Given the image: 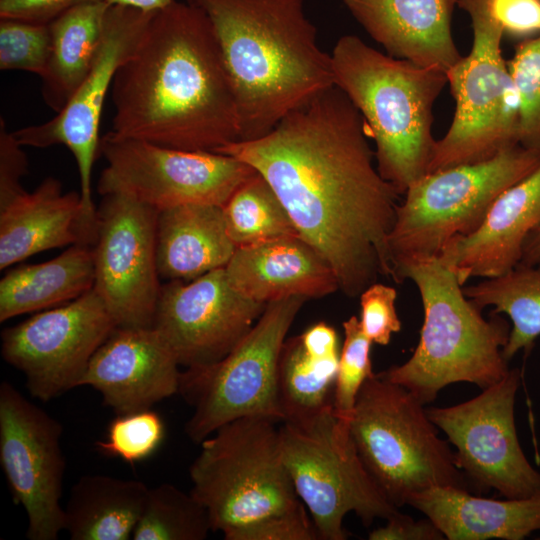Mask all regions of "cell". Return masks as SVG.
Here are the masks:
<instances>
[{"label": "cell", "mask_w": 540, "mask_h": 540, "mask_svg": "<svg viewBox=\"0 0 540 540\" xmlns=\"http://www.w3.org/2000/svg\"><path fill=\"white\" fill-rule=\"evenodd\" d=\"M368 138L362 115L333 85L267 134L215 151L246 162L269 183L349 297L379 276L398 283L389 236L401 195L374 166Z\"/></svg>", "instance_id": "1"}, {"label": "cell", "mask_w": 540, "mask_h": 540, "mask_svg": "<svg viewBox=\"0 0 540 540\" xmlns=\"http://www.w3.org/2000/svg\"><path fill=\"white\" fill-rule=\"evenodd\" d=\"M112 131L160 146L212 151L240 140L236 97L203 10L174 0L154 12L112 88Z\"/></svg>", "instance_id": "2"}, {"label": "cell", "mask_w": 540, "mask_h": 540, "mask_svg": "<svg viewBox=\"0 0 540 540\" xmlns=\"http://www.w3.org/2000/svg\"><path fill=\"white\" fill-rule=\"evenodd\" d=\"M208 16L237 101L240 140L270 132L334 85L303 0H186Z\"/></svg>", "instance_id": "3"}, {"label": "cell", "mask_w": 540, "mask_h": 540, "mask_svg": "<svg viewBox=\"0 0 540 540\" xmlns=\"http://www.w3.org/2000/svg\"><path fill=\"white\" fill-rule=\"evenodd\" d=\"M334 85L362 115L375 142L376 167L400 195L428 173L436 139L433 106L447 72L384 54L355 35L331 53Z\"/></svg>", "instance_id": "4"}, {"label": "cell", "mask_w": 540, "mask_h": 540, "mask_svg": "<svg viewBox=\"0 0 540 540\" xmlns=\"http://www.w3.org/2000/svg\"><path fill=\"white\" fill-rule=\"evenodd\" d=\"M398 283L416 285L424 310L420 339L403 364L378 373L424 405L446 386L467 382L482 390L510 371L502 350L511 326L499 314L486 319L463 292L455 272L437 255L397 264Z\"/></svg>", "instance_id": "5"}, {"label": "cell", "mask_w": 540, "mask_h": 540, "mask_svg": "<svg viewBox=\"0 0 540 540\" xmlns=\"http://www.w3.org/2000/svg\"><path fill=\"white\" fill-rule=\"evenodd\" d=\"M365 468L397 508L436 487L473 493L454 451L441 439L424 404L405 387L374 374L362 385L349 419Z\"/></svg>", "instance_id": "6"}, {"label": "cell", "mask_w": 540, "mask_h": 540, "mask_svg": "<svg viewBox=\"0 0 540 540\" xmlns=\"http://www.w3.org/2000/svg\"><path fill=\"white\" fill-rule=\"evenodd\" d=\"M278 420L246 416L204 439L189 474L191 493L223 535L293 508L299 501L285 466Z\"/></svg>", "instance_id": "7"}, {"label": "cell", "mask_w": 540, "mask_h": 540, "mask_svg": "<svg viewBox=\"0 0 540 540\" xmlns=\"http://www.w3.org/2000/svg\"><path fill=\"white\" fill-rule=\"evenodd\" d=\"M539 165L540 151L518 144L480 162L425 174L396 210L389 236L395 268L437 256L451 239L475 232L496 198Z\"/></svg>", "instance_id": "8"}, {"label": "cell", "mask_w": 540, "mask_h": 540, "mask_svg": "<svg viewBox=\"0 0 540 540\" xmlns=\"http://www.w3.org/2000/svg\"><path fill=\"white\" fill-rule=\"evenodd\" d=\"M470 18V53L447 71L456 101L452 123L436 140L428 173L492 158L519 144L520 99L501 51L503 28L481 0H457Z\"/></svg>", "instance_id": "9"}, {"label": "cell", "mask_w": 540, "mask_h": 540, "mask_svg": "<svg viewBox=\"0 0 540 540\" xmlns=\"http://www.w3.org/2000/svg\"><path fill=\"white\" fill-rule=\"evenodd\" d=\"M279 428L282 456L299 499L308 508L319 539L345 540L344 517L355 513L364 526L399 510L375 483L353 442L349 419L333 406Z\"/></svg>", "instance_id": "10"}, {"label": "cell", "mask_w": 540, "mask_h": 540, "mask_svg": "<svg viewBox=\"0 0 540 540\" xmlns=\"http://www.w3.org/2000/svg\"><path fill=\"white\" fill-rule=\"evenodd\" d=\"M307 300L292 296L268 303L250 331L224 358L181 372L179 393L193 407L185 432L193 442L201 443L241 417L281 420L276 394L279 357Z\"/></svg>", "instance_id": "11"}, {"label": "cell", "mask_w": 540, "mask_h": 540, "mask_svg": "<svg viewBox=\"0 0 540 540\" xmlns=\"http://www.w3.org/2000/svg\"><path fill=\"white\" fill-rule=\"evenodd\" d=\"M106 161L100 195L127 194L157 211L184 204L223 207L257 171L233 156L168 148L112 130L100 139Z\"/></svg>", "instance_id": "12"}, {"label": "cell", "mask_w": 540, "mask_h": 540, "mask_svg": "<svg viewBox=\"0 0 540 540\" xmlns=\"http://www.w3.org/2000/svg\"><path fill=\"white\" fill-rule=\"evenodd\" d=\"M522 372L510 369L478 396L449 407L426 408L429 419L455 447L458 468L473 493L491 489L504 498L540 494V471L526 458L514 416Z\"/></svg>", "instance_id": "13"}, {"label": "cell", "mask_w": 540, "mask_h": 540, "mask_svg": "<svg viewBox=\"0 0 540 540\" xmlns=\"http://www.w3.org/2000/svg\"><path fill=\"white\" fill-rule=\"evenodd\" d=\"M115 328L92 288L3 330L1 354L23 373L31 396L48 402L80 386L91 358Z\"/></svg>", "instance_id": "14"}, {"label": "cell", "mask_w": 540, "mask_h": 540, "mask_svg": "<svg viewBox=\"0 0 540 540\" xmlns=\"http://www.w3.org/2000/svg\"><path fill=\"white\" fill-rule=\"evenodd\" d=\"M153 14L110 5L91 68L66 106L49 121L13 132L24 147L61 144L71 151L80 176L84 227L90 238L95 236L96 228L97 209L92 200L91 180L99 153L104 102L118 68L133 52Z\"/></svg>", "instance_id": "15"}, {"label": "cell", "mask_w": 540, "mask_h": 540, "mask_svg": "<svg viewBox=\"0 0 540 540\" xmlns=\"http://www.w3.org/2000/svg\"><path fill=\"white\" fill-rule=\"evenodd\" d=\"M92 245L95 281L116 327H152L161 285L158 211L123 193L102 195Z\"/></svg>", "instance_id": "16"}, {"label": "cell", "mask_w": 540, "mask_h": 540, "mask_svg": "<svg viewBox=\"0 0 540 540\" xmlns=\"http://www.w3.org/2000/svg\"><path fill=\"white\" fill-rule=\"evenodd\" d=\"M62 432L58 420L1 382L0 463L15 504L26 512L29 540H56L64 530Z\"/></svg>", "instance_id": "17"}, {"label": "cell", "mask_w": 540, "mask_h": 540, "mask_svg": "<svg viewBox=\"0 0 540 540\" xmlns=\"http://www.w3.org/2000/svg\"><path fill=\"white\" fill-rule=\"evenodd\" d=\"M266 306L235 291L225 269L219 268L187 282L162 285L153 327L180 365L206 366L224 358Z\"/></svg>", "instance_id": "18"}, {"label": "cell", "mask_w": 540, "mask_h": 540, "mask_svg": "<svg viewBox=\"0 0 540 540\" xmlns=\"http://www.w3.org/2000/svg\"><path fill=\"white\" fill-rule=\"evenodd\" d=\"M180 364L152 327H116L91 358L80 386L116 415L150 409L179 392Z\"/></svg>", "instance_id": "19"}, {"label": "cell", "mask_w": 540, "mask_h": 540, "mask_svg": "<svg viewBox=\"0 0 540 540\" xmlns=\"http://www.w3.org/2000/svg\"><path fill=\"white\" fill-rule=\"evenodd\" d=\"M540 224V165L502 192L473 233L451 239L439 256L464 286L518 265L528 235Z\"/></svg>", "instance_id": "20"}, {"label": "cell", "mask_w": 540, "mask_h": 540, "mask_svg": "<svg viewBox=\"0 0 540 540\" xmlns=\"http://www.w3.org/2000/svg\"><path fill=\"white\" fill-rule=\"evenodd\" d=\"M344 5L387 54L445 72L462 55L451 32L457 0H343Z\"/></svg>", "instance_id": "21"}, {"label": "cell", "mask_w": 540, "mask_h": 540, "mask_svg": "<svg viewBox=\"0 0 540 540\" xmlns=\"http://www.w3.org/2000/svg\"><path fill=\"white\" fill-rule=\"evenodd\" d=\"M224 269L235 291L264 304L292 296L319 298L339 290L332 268L300 236L238 247Z\"/></svg>", "instance_id": "22"}, {"label": "cell", "mask_w": 540, "mask_h": 540, "mask_svg": "<svg viewBox=\"0 0 540 540\" xmlns=\"http://www.w3.org/2000/svg\"><path fill=\"white\" fill-rule=\"evenodd\" d=\"M76 243L92 245L83 222L80 193H64L48 177L0 209V269L49 249Z\"/></svg>", "instance_id": "23"}, {"label": "cell", "mask_w": 540, "mask_h": 540, "mask_svg": "<svg viewBox=\"0 0 540 540\" xmlns=\"http://www.w3.org/2000/svg\"><path fill=\"white\" fill-rule=\"evenodd\" d=\"M429 518L448 540H522L540 530V494L504 500L436 487L408 503Z\"/></svg>", "instance_id": "24"}, {"label": "cell", "mask_w": 540, "mask_h": 540, "mask_svg": "<svg viewBox=\"0 0 540 540\" xmlns=\"http://www.w3.org/2000/svg\"><path fill=\"white\" fill-rule=\"evenodd\" d=\"M235 250L221 206L184 204L158 211L159 277L169 281L196 279L224 268Z\"/></svg>", "instance_id": "25"}, {"label": "cell", "mask_w": 540, "mask_h": 540, "mask_svg": "<svg viewBox=\"0 0 540 540\" xmlns=\"http://www.w3.org/2000/svg\"><path fill=\"white\" fill-rule=\"evenodd\" d=\"M92 245L76 243L39 264L21 265L0 281V322L71 302L94 286Z\"/></svg>", "instance_id": "26"}, {"label": "cell", "mask_w": 540, "mask_h": 540, "mask_svg": "<svg viewBox=\"0 0 540 540\" xmlns=\"http://www.w3.org/2000/svg\"><path fill=\"white\" fill-rule=\"evenodd\" d=\"M148 489L139 480L83 476L72 486L64 507V530L72 540H128Z\"/></svg>", "instance_id": "27"}, {"label": "cell", "mask_w": 540, "mask_h": 540, "mask_svg": "<svg viewBox=\"0 0 540 540\" xmlns=\"http://www.w3.org/2000/svg\"><path fill=\"white\" fill-rule=\"evenodd\" d=\"M105 0L77 5L50 25V54L41 78L45 104L55 113L69 102L95 58L106 12Z\"/></svg>", "instance_id": "28"}, {"label": "cell", "mask_w": 540, "mask_h": 540, "mask_svg": "<svg viewBox=\"0 0 540 540\" xmlns=\"http://www.w3.org/2000/svg\"><path fill=\"white\" fill-rule=\"evenodd\" d=\"M463 292L481 310L491 306V313L509 317L511 330L502 350L507 362L521 350L531 351L540 336V263L518 264L499 276L464 285Z\"/></svg>", "instance_id": "29"}, {"label": "cell", "mask_w": 540, "mask_h": 540, "mask_svg": "<svg viewBox=\"0 0 540 540\" xmlns=\"http://www.w3.org/2000/svg\"><path fill=\"white\" fill-rule=\"evenodd\" d=\"M339 355L318 356L300 335L286 339L279 357L276 394L283 422L312 418L333 406Z\"/></svg>", "instance_id": "30"}, {"label": "cell", "mask_w": 540, "mask_h": 540, "mask_svg": "<svg viewBox=\"0 0 540 540\" xmlns=\"http://www.w3.org/2000/svg\"><path fill=\"white\" fill-rule=\"evenodd\" d=\"M222 209L236 248L299 236L275 191L258 172L235 191Z\"/></svg>", "instance_id": "31"}, {"label": "cell", "mask_w": 540, "mask_h": 540, "mask_svg": "<svg viewBox=\"0 0 540 540\" xmlns=\"http://www.w3.org/2000/svg\"><path fill=\"white\" fill-rule=\"evenodd\" d=\"M212 531L204 505L176 486L164 483L148 489L133 540H203Z\"/></svg>", "instance_id": "32"}, {"label": "cell", "mask_w": 540, "mask_h": 540, "mask_svg": "<svg viewBox=\"0 0 540 540\" xmlns=\"http://www.w3.org/2000/svg\"><path fill=\"white\" fill-rule=\"evenodd\" d=\"M165 424L154 410L145 409L116 415L96 448L108 457L133 465L153 455L165 438Z\"/></svg>", "instance_id": "33"}, {"label": "cell", "mask_w": 540, "mask_h": 540, "mask_svg": "<svg viewBox=\"0 0 540 540\" xmlns=\"http://www.w3.org/2000/svg\"><path fill=\"white\" fill-rule=\"evenodd\" d=\"M507 66L520 99L519 144L540 151V34L519 42Z\"/></svg>", "instance_id": "34"}, {"label": "cell", "mask_w": 540, "mask_h": 540, "mask_svg": "<svg viewBox=\"0 0 540 540\" xmlns=\"http://www.w3.org/2000/svg\"><path fill=\"white\" fill-rule=\"evenodd\" d=\"M344 342L339 355L333 392V408L350 419L357 395L364 382L375 373L370 359L371 340L362 330L359 319L351 316L343 322Z\"/></svg>", "instance_id": "35"}, {"label": "cell", "mask_w": 540, "mask_h": 540, "mask_svg": "<svg viewBox=\"0 0 540 540\" xmlns=\"http://www.w3.org/2000/svg\"><path fill=\"white\" fill-rule=\"evenodd\" d=\"M50 54L49 25L0 19V69L26 71L41 77Z\"/></svg>", "instance_id": "36"}, {"label": "cell", "mask_w": 540, "mask_h": 540, "mask_svg": "<svg viewBox=\"0 0 540 540\" xmlns=\"http://www.w3.org/2000/svg\"><path fill=\"white\" fill-rule=\"evenodd\" d=\"M223 536L226 540H319L315 524L301 500L289 510L265 517Z\"/></svg>", "instance_id": "37"}, {"label": "cell", "mask_w": 540, "mask_h": 540, "mask_svg": "<svg viewBox=\"0 0 540 540\" xmlns=\"http://www.w3.org/2000/svg\"><path fill=\"white\" fill-rule=\"evenodd\" d=\"M360 324L365 335L372 343L389 344L392 334L401 330L395 301V288L373 283L360 294Z\"/></svg>", "instance_id": "38"}, {"label": "cell", "mask_w": 540, "mask_h": 540, "mask_svg": "<svg viewBox=\"0 0 540 540\" xmlns=\"http://www.w3.org/2000/svg\"><path fill=\"white\" fill-rule=\"evenodd\" d=\"M13 132L0 119V209L26 192L21 185L28 172V159Z\"/></svg>", "instance_id": "39"}, {"label": "cell", "mask_w": 540, "mask_h": 540, "mask_svg": "<svg viewBox=\"0 0 540 540\" xmlns=\"http://www.w3.org/2000/svg\"><path fill=\"white\" fill-rule=\"evenodd\" d=\"M489 15L514 35L540 34V0H481Z\"/></svg>", "instance_id": "40"}, {"label": "cell", "mask_w": 540, "mask_h": 540, "mask_svg": "<svg viewBox=\"0 0 540 540\" xmlns=\"http://www.w3.org/2000/svg\"><path fill=\"white\" fill-rule=\"evenodd\" d=\"M101 0H0V19L50 25L71 8Z\"/></svg>", "instance_id": "41"}, {"label": "cell", "mask_w": 540, "mask_h": 540, "mask_svg": "<svg viewBox=\"0 0 540 540\" xmlns=\"http://www.w3.org/2000/svg\"><path fill=\"white\" fill-rule=\"evenodd\" d=\"M386 524L372 530L370 540H443L445 536L429 519L415 520L399 511L386 519Z\"/></svg>", "instance_id": "42"}, {"label": "cell", "mask_w": 540, "mask_h": 540, "mask_svg": "<svg viewBox=\"0 0 540 540\" xmlns=\"http://www.w3.org/2000/svg\"><path fill=\"white\" fill-rule=\"evenodd\" d=\"M300 338L304 347L312 354L324 357L339 355L337 333L324 322L309 327Z\"/></svg>", "instance_id": "43"}, {"label": "cell", "mask_w": 540, "mask_h": 540, "mask_svg": "<svg viewBox=\"0 0 540 540\" xmlns=\"http://www.w3.org/2000/svg\"><path fill=\"white\" fill-rule=\"evenodd\" d=\"M540 263V224L528 235L522 250L520 262L522 265Z\"/></svg>", "instance_id": "44"}, {"label": "cell", "mask_w": 540, "mask_h": 540, "mask_svg": "<svg viewBox=\"0 0 540 540\" xmlns=\"http://www.w3.org/2000/svg\"><path fill=\"white\" fill-rule=\"evenodd\" d=\"M109 5L130 7L146 12L161 10L174 0H105Z\"/></svg>", "instance_id": "45"}]
</instances>
